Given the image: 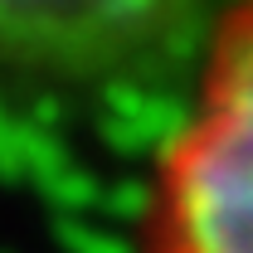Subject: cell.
<instances>
[{
  "label": "cell",
  "instance_id": "1",
  "mask_svg": "<svg viewBox=\"0 0 253 253\" xmlns=\"http://www.w3.org/2000/svg\"><path fill=\"white\" fill-rule=\"evenodd\" d=\"M151 253H253V0L214 20L195 112L166 146Z\"/></svg>",
  "mask_w": 253,
  "mask_h": 253
},
{
  "label": "cell",
  "instance_id": "2",
  "mask_svg": "<svg viewBox=\"0 0 253 253\" xmlns=\"http://www.w3.org/2000/svg\"><path fill=\"white\" fill-rule=\"evenodd\" d=\"M214 0H0V73L107 83L156 73L210 30Z\"/></svg>",
  "mask_w": 253,
  "mask_h": 253
}]
</instances>
